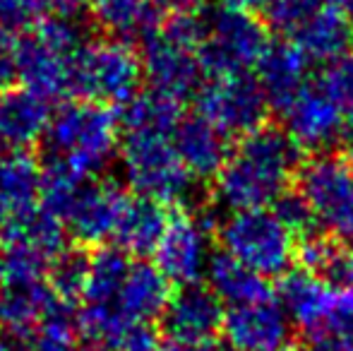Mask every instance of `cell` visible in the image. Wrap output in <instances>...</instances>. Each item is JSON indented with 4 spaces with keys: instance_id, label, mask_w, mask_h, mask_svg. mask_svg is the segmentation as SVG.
Segmentation results:
<instances>
[{
    "instance_id": "1",
    "label": "cell",
    "mask_w": 353,
    "mask_h": 351,
    "mask_svg": "<svg viewBox=\"0 0 353 351\" xmlns=\"http://www.w3.org/2000/svg\"><path fill=\"white\" fill-rule=\"evenodd\" d=\"M303 166V150L283 128L270 126L238 140L214 178V200L228 212L270 210L291 190Z\"/></svg>"
},
{
    "instance_id": "2",
    "label": "cell",
    "mask_w": 353,
    "mask_h": 351,
    "mask_svg": "<svg viewBox=\"0 0 353 351\" xmlns=\"http://www.w3.org/2000/svg\"><path fill=\"white\" fill-rule=\"evenodd\" d=\"M118 154L123 176L135 195L157 200L171 210H205L200 181L185 169L171 135L123 132Z\"/></svg>"
},
{
    "instance_id": "3",
    "label": "cell",
    "mask_w": 353,
    "mask_h": 351,
    "mask_svg": "<svg viewBox=\"0 0 353 351\" xmlns=\"http://www.w3.org/2000/svg\"><path fill=\"white\" fill-rule=\"evenodd\" d=\"M121 121L111 106L92 101L61 103L46 132V157L82 178H97L121 147Z\"/></svg>"
},
{
    "instance_id": "4",
    "label": "cell",
    "mask_w": 353,
    "mask_h": 351,
    "mask_svg": "<svg viewBox=\"0 0 353 351\" xmlns=\"http://www.w3.org/2000/svg\"><path fill=\"white\" fill-rule=\"evenodd\" d=\"M72 94L79 101L125 106L144 80L140 51L121 39H89L70 58Z\"/></svg>"
},
{
    "instance_id": "5",
    "label": "cell",
    "mask_w": 353,
    "mask_h": 351,
    "mask_svg": "<svg viewBox=\"0 0 353 351\" xmlns=\"http://www.w3.org/2000/svg\"><path fill=\"white\" fill-rule=\"evenodd\" d=\"M214 234L223 253L265 279H281L296 260V239L272 210L228 212Z\"/></svg>"
},
{
    "instance_id": "6",
    "label": "cell",
    "mask_w": 353,
    "mask_h": 351,
    "mask_svg": "<svg viewBox=\"0 0 353 351\" xmlns=\"http://www.w3.org/2000/svg\"><path fill=\"white\" fill-rule=\"evenodd\" d=\"M200 66L205 77L250 72L270 48V27L255 12L219 5L205 14Z\"/></svg>"
},
{
    "instance_id": "7",
    "label": "cell",
    "mask_w": 353,
    "mask_h": 351,
    "mask_svg": "<svg viewBox=\"0 0 353 351\" xmlns=\"http://www.w3.org/2000/svg\"><path fill=\"white\" fill-rule=\"evenodd\" d=\"M296 188L310 205L317 226L353 248V164L334 154H315L303 161Z\"/></svg>"
},
{
    "instance_id": "8",
    "label": "cell",
    "mask_w": 353,
    "mask_h": 351,
    "mask_svg": "<svg viewBox=\"0 0 353 351\" xmlns=\"http://www.w3.org/2000/svg\"><path fill=\"white\" fill-rule=\"evenodd\" d=\"M197 116L231 140L248 137L267 126L270 101L252 72L207 77L195 92Z\"/></svg>"
},
{
    "instance_id": "9",
    "label": "cell",
    "mask_w": 353,
    "mask_h": 351,
    "mask_svg": "<svg viewBox=\"0 0 353 351\" xmlns=\"http://www.w3.org/2000/svg\"><path fill=\"white\" fill-rule=\"evenodd\" d=\"M210 210H171V219L154 253V265L163 272L173 286H195L207 274L212 253L210 241L212 224Z\"/></svg>"
},
{
    "instance_id": "10",
    "label": "cell",
    "mask_w": 353,
    "mask_h": 351,
    "mask_svg": "<svg viewBox=\"0 0 353 351\" xmlns=\"http://www.w3.org/2000/svg\"><path fill=\"white\" fill-rule=\"evenodd\" d=\"M142 72L149 82V89L173 97L178 101L195 97L202 85V66L197 48L183 43L171 32L157 24L152 32L142 37Z\"/></svg>"
},
{
    "instance_id": "11",
    "label": "cell",
    "mask_w": 353,
    "mask_h": 351,
    "mask_svg": "<svg viewBox=\"0 0 353 351\" xmlns=\"http://www.w3.org/2000/svg\"><path fill=\"white\" fill-rule=\"evenodd\" d=\"M281 118L283 130L303 152L334 154L346 145L344 113L315 80L283 108Z\"/></svg>"
},
{
    "instance_id": "12",
    "label": "cell",
    "mask_w": 353,
    "mask_h": 351,
    "mask_svg": "<svg viewBox=\"0 0 353 351\" xmlns=\"http://www.w3.org/2000/svg\"><path fill=\"white\" fill-rule=\"evenodd\" d=\"M221 301L214 296L210 286H183L173 291L161 320V334L171 349H188L207 344L221 337L223 325Z\"/></svg>"
},
{
    "instance_id": "13",
    "label": "cell",
    "mask_w": 353,
    "mask_h": 351,
    "mask_svg": "<svg viewBox=\"0 0 353 351\" xmlns=\"http://www.w3.org/2000/svg\"><path fill=\"white\" fill-rule=\"evenodd\" d=\"M125 197L128 192L108 178H92L84 183L63 217V224L74 245L97 250L106 241H113Z\"/></svg>"
},
{
    "instance_id": "14",
    "label": "cell",
    "mask_w": 353,
    "mask_h": 351,
    "mask_svg": "<svg viewBox=\"0 0 353 351\" xmlns=\"http://www.w3.org/2000/svg\"><path fill=\"white\" fill-rule=\"evenodd\" d=\"M221 337L231 351H288L291 320L276 296L226 308Z\"/></svg>"
},
{
    "instance_id": "15",
    "label": "cell",
    "mask_w": 353,
    "mask_h": 351,
    "mask_svg": "<svg viewBox=\"0 0 353 351\" xmlns=\"http://www.w3.org/2000/svg\"><path fill=\"white\" fill-rule=\"evenodd\" d=\"M17 82L43 101H61L72 94L70 56L53 51L41 39L27 34L17 43Z\"/></svg>"
},
{
    "instance_id": "16",
    "label": "cell",
    "mask_w": 353,
    "mask_h": 351,
    "mask_svg": "<svg viewBox=\"0 0 353 351\" xmlns=\"http://www.w3.org/2000/svg\"><path fill=\"white\" fill-rule=\"evenodd\" d=\"M53 111L48 101L24 87L0 92V145L8 152H32L46 140Z\"/></svg>"
},
{
    "instance_id": "17",
    "label": "cell",
    "mask_w": 353,
    "mask_h": 351,
    "mask_svg": "<svg viewBox=\"0 0 353 351\" xmlns=\"http://www.w3.org/2000/svg\"><path fill=\"white\" fill-rule=\"evenodd\" d=\"M255 70L270 108L279 116L310 85V61L293 41H272Z\"/></svg>"
},
{
    "instance_id": "18",
    "label": "cell",
    "mask_w": 353,
    "mask_h": 351,
    "mask_svg": "<svg viewBox=\"0 0 353 351\" xmlns=\"http://www.w3.org/2000/svg\"><path fill=\"white\" fill-rule=\"evenodd\" d=\"M332 294H334V289L322 277L298 267V270L286 272L279 279L276 301L286 310L291 325H296L301 332L315 339L320 337L322 328H325Z\"/></svg>"
},
{
    "instance_id": "19",
    "label": "cell",
    "mask_w": 353,
    "mask_h": 351,
    "mask_svg": "<svg viewBox=\"0 0 353 351\" xmlns=\"http://www.w3.org/2000/svg\"><path fill=\"white\" fill-rule=\"evenodd\" d=\"M171 140L185 169L200 183L216 178L233 150L231 140L197 113L183 116V121L173 130Z\"/></svg>"
},
{
    "instance_id": "20",
    "label": "cell",
    "mask_w": 353,
    "mask_h": 351,
    "mask_svg": "<svg viewBox=\"0 0 353 351\" xmlns=\"http://www.w3.org/2000/svg\"><path fill=\"white\" fill-rule=\"evenodd\" d=\"M291 41L301 48V53L310 63H330L346 56L353 46V22L344 5L330 3L307 17L296 32Z\"/></svg>"
},
{
    "instance_id": "21",
    "label": "cell",
    "mask_w": 353,
    "mask_h": 351,
    "mask_svg": "<svg viewBox=\"0 0 353 351\" xmlns=\"http://www.w3.org/2000/svg\"><path fill=\"white\" fill-rule=\"evenodd\" d=\"M168 219H171V207L142 195H128L118 217L113 245L135 258L154 255Z\"/></svg>"
},
{
    "instance_id": "22",
    "label": "cell",
    "mask_w": 353,
    "mask_h": 351,
    "mask_svg": "<svg viewBox=\"0 0 353 351\" xmlns=\"http://www.w3.org/2000/svg\"><path fill=\"white\" fill-rule=\"evenodd\" d=\"M171 296L173 284L157 265L147 260H132L116 308L132 323L149 325L152 320L161 318Z\"/></svg>"
},
{
    "instance_id": "23",
    "label": "cell",
    "mask_w": 353,
    "mask_h": 351,
    "mask_svg": "<svg viewBox=\"0 0 353 351\" xmlns=\"http://www.w3.org/2000/svg\"><path fill=\"white\" fill-rule=\"evenodd\" d=\"M41 197V164L32 152L0 154V207L8 219H17L39 207ZM8 221V224H10Z\"/></svg>"
},
{
    "instance_id": "24",
    "label": "cell",
    "mask_w": 353,
    "mask_h": 351,
    "mask_svg": "<svg viewBox=\"0 0 353 351\" xmlns=\"http://www.w3.org/2000/svg\"><path fill=\"white\" fill-rule=\"evenodd\" d=\"M61 303L46 281L37 284H8L0 286V328L14 337H27L37 325Z\"/></svg>"
},
{
    "instance_id": "25",
    "label": "cell",
    "mask_w": 353,
    "mask_h": 351,
    "mask_svg": "<svg viewBox=\"0 0 353 351\" xmlns=\"http://www.w3.org/2000/svg\"><path fill=\"white\" fill-rule=\"evenodd\" d=\"M205 277H207V286H210L214 291V296H216L226 308L255 303V301L274 296L272 294L270 281H267L265 277H260L257 272H252L250 267L238 263L236 258H231V255L223 253V250L212 255Z\"/></svg>"
},
{
    "instance_id": "26",
    "label": "cell",
    "mask_w": 353,
    "mask_h": 351,
    "mask_svg": "<svg viewBox=\"0 0 353 351\" xmlns=\"http://www.w3.org/2000/svg\"><path fill=\"white\" fill-rule=\"evenodd\" d=\"M89 14L106 37L121 41L142 39L163 17L157 0H89Z\"/></svg>"
},
{
    "instance_id": "27",
    "label": "cell",
    "mask_w": 353,
    "mask_h": 351,
    "mask_svg": "<svg viewBox=\"0 0 353 351\" xmlns=\"http://www.w3.org/2000/svg\"><path fill=\"white\" fill-rule=\"evenodd\" d=\"M118 121L123 132H161L173 135L183 121V101L161 92H140L125 106L118 108Z\"/></svg>"
},
{
    "instance_id": "28",
    "label": "cell",
    "mask_w": 353,
    "mask_h": 351,
    "mask_svg": "<svg viewBox=\"0 0 353 351\" xmlns=\"http://www.w3.org/2000/svg\"><path fill=\"white\" fill-rule=\"evenodd\" d=\"M132 260L116 245H101L92 250L89 274L84 286V305H116Z\"/></svg>"
},
{
    "instance_id": "29",
    "label": "cell",
    "mask_w": 353,
    "mask_h": 351,
    "mask_svg": "<svg viewBox=\"0 0 353 351\" xmlns=\"http://www.w3.org/2000/svg\"><path fill=\"white\" fill-rule=\"evenodd\" d=\"M82 342L79 320L74 305L61 303L37 325L32 334L24 337L27 351H77Z\"/></svg>"
},
{
    "instance_id": "30",
    "label": "cell",
    "mask_w": 353,
    "mask_h": 351,
    "mask_svg": "<svg viewBox=\"0 0 353 351\" xmlns=\"http://www.w3.org/2000/svg\"><path fill=\"white\" fill-rule=\"evenodd\" d=\"M89 258H92V253L87 248L70 245L48 267L46 284L61 301L70 305H74V301H82L89 274Z\"/></svg>"
},
{
    "instance_id": "31",
    "label": "cell",
    "mask_w": 353,
    "mask_h": 351,
    "mask_svg": "<svg viewBox=\"0 0 353 351\" xmlns=\"http://www.w3.org/2000/svg\"><path fill=\"white\" fill-rule=\"evenodd\" d=\"M48 17L46 0H0V34L24 39Z\"/></svg>"
},
{
    "instance_id": "32",
    "label": "cell",
    "mask_w": 353,
    "mask_h": 351,
    "mask_svg": "<svg viewBox=\"0 0 353 351\" xmlns=\"http://www.w3.org/2000/svg\"><path fill=\"white\" fill-rule=\"evenodd\" d=\"M330 3L332 0H270L265 8V24L274 32L291 37L307 17Z\"/></svg>"
},
{
    "instance_id": "33",
    "label": "cell",
    "mask_w": 353,
    "mask_h": 351,
    "mask_svg": "<svg viewBox=\"0 0 353 351\" xmlns=\"http://www.w3.org/2000/svg\"><path fill=\"white\" fill-rule=\"evenodd\" d=\"M272 212L276 214V219L291 231V236L296 241L305 239L310 234H317V219L312 214L310 205L305 197L298 192V188H291L288 192H283L279 200L272 205Z\"/></svg>"
},
{
    "instance_id": "34",
    "label": "cell",
    "mask_w": 353,
    "mask_h": 351,
    "mask_svg": "<svg viewBox=\"0 0 353 351\" xmlns=\"http://www.w3.org/2000/svg\"><path fill=\"white\" fill-rule=\"evenodd\" d=\"M320 337L353 339V289H334Z\"/></svg>"
},
{
    "instance_id": "35",
    "label": "cell",
    "mask_w": 353,
    "mask_h": 351,
    "mask_svg": "<svg viewBox=\"0 0 353 351\" xmlns=\"http://www.w3.org/2000/svg\"><path fill=\"white\" fill-rule=\"evenodd\" d=\"M317 277H322L332 289H353V248L336 243Z\"/></svg>"
},
{
    "instance_id": "36",
    "label": "cell",
    "mask_w": 353,
    "mask_h": 351,
    "mask_svg": "<svg viewBox=\"0 0 353 351\" xmlns=\"http://www.w3.org/2000/svg\"><path fill=\"white\" fill-rule=\"evenodd\" d=\"M17 43L19 39L0 34V92L12 89L17 82Z\"/></svg>"
},
{
    "instance_id": "37",
    "label": "cell",
    "mask_w": 353,
    "mask_h": 351,
    "mask_svg": "<svg viewBox=\"0 0 353 351\" xmlns=\"http://www.w3.org/2000/svg\"><path fill=\"white\" fill-rule=\"evenodd\" d=\"M303 351H353V339H341V337H315L310 339Z\"/></svg>"
},
{
    "instance_id": "38",
    "label": "cell",
    "mask_w": 353,
    "mask_h": 351,
    "mask_svg": "<svg viewBox=\"0 0 353 351\" xmlns=\"http://www.w3.org/2000/svg\"><path fill=\"white\" fill-rule=\"evenodd\" d=\"M161 14H171V12H195L200 10L202 0H157Z\"/></svg>"
},
{
    "instance_id": "39",
    "label": "cell",
    "mask_w": 353,
    "mask_h": 351,
    "mask_svg": "<svg viewBox=\"0 0 353 351\" xmlns=\"http://www.w3.org/2000/svg\"><path fill=\"white\" fill-rule=\"evenodd\" d=\"M0 351H27L24 337H14V334L5 332V330L0 328Z\"/></svg>"
},
{
    "instance_id": "40",
    "label": "cell",
    "mask_w": 353,
    "mask_h": 351,
    "mask_svg": "<svg viewBox=\"0 0 353 351\" xmlns=\"http://www.w3.org/2000/svg\"><path fill=\"white\" fill-rule=\"evenodd\" d=\"M223 5L245 10V12H260V10H265L270 5V0H223Z\"/></svg>"
},
{
    "instance_id": "41",
    "label": "cell",
    "mask_w": 353,
    "mask_h": 351,
    "mask_svg": "<svg viewBox=\"0 0 353 351\" xmlns=\"http://www.w3.org/2000/svg\"><path fill=\"white\" fill-rule=\"evenodd\" d=\"M77 351H118L113 344L108 342H99V339H84L79 342V349Z\"/></svg>"
},
{
    "instance_id": "42",
    "label": "cell",
    "mask_w": 353,
    "mask_h": 351,
    "mask_svg": "<svg viewBox=\"0 0 353 351\" xmlns=\"http://www.w3.org/2000/svg\"><path fill=\"white\" fill-rule=\"evenodd\" d=\"M3 279H5V250L0 245V284H3Z\"/></svg>"
},
{
    "instance_id": "43",
    "label": "cell",
    "mask_w": 353,
    "mask_h": 351,
    "mask_svg": "<svg viewBox=\"0 0 353 351\" xmlns=\"http://www.w3.org/2000/svg\"><path fill=\"white\" fill-rule=\"evenodd\" d=\"M154 351H173V349H171V347H168V344H163V342H161V344H159V347H157V349H154Z\"/></svg>"
},
{
    "instance_id": "44",
    "label": "cell",
    "mask_w": 353,
    "mask_h": 351,
    "mask_svg": "<svg viewBox=\"0 0 353 351\" xmlns=\"http://www.w3.org/2000/svg\"><path fill=\"white\" fill-rule=\"evenodd\" d=\"M351 164H353V161H351Z\"/></svg>"
}]
</instances>
